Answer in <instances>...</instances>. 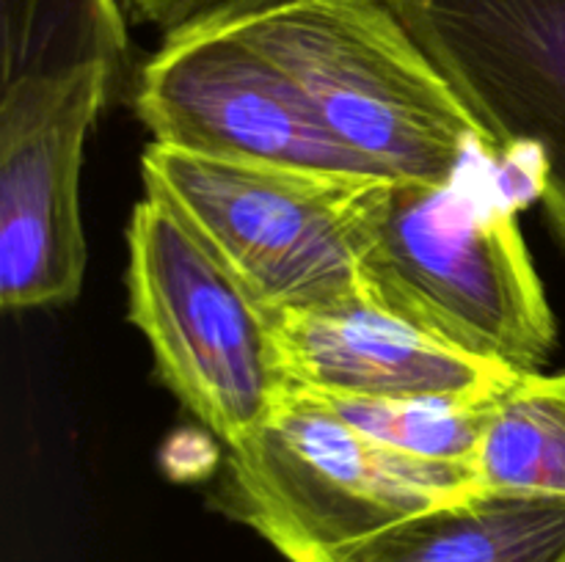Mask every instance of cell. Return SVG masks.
<instances>
[{
	"mask_svg": "<svg viewBox=\"0 0 565 562\" xmlns=\"http://www.w3.org/2000/svg\"><path fill=\"white\" fill-rule=\"evenodd\" d=\"M287 389L364 400H475L516 369L467 356L367 298L268 314Z\"/></svg>",
	"mask_w": 565,
	"mask_h": 562,
	"instance_id": "cell-9",
	"label": "cell"
},
{
	"mask_svg": "<svg viewBox=\"0 0 565 562\" xmlns=\"http://www.w3.org/2000/svg\"><path fill=\"white\" fill-rule=\"evenodd\" d=\"M533 198L539 169L489 147L439 185L375 176L359 226L364 298L467 356L539 372L557 323L516 224Z\"/></svg>",
	"mask_w": 565,
	"mask_h": 562,
	"instance_id": "cell-1",
	"label": "cell"
},
{
	"mask_svg": "<svg viewBox=\"0 0 565 562\" xmlns=\"http://www.w3.org/2000/svg\"><path fill=\"white\" fill-rule=\"evenodd\" d=\"M127 253L130 320L160 380L210 433L237 444L287 391L268 317L158 198L132 209Z\"/></svg>",
	"mask_w": 565,
	"mask_h": 562,
	"instance_id": "cell-5",
	"label": "cell"
},
{
	"mask_svg": "<svg viewBox=\"0 0 565 562\" xmlns=\"http://www.w3.org/2000/svg\"><path fill=\"white\" fill-rule=\"evenodd\" d=\"M475 490L472 466L390 450L312 391L287 389L257 430L226 446L213 505L287 562H348L384 529Z\"/></svg>",
	"mask_w": 565,
	"mask_h": 562,
	"instance_id": "cell-2",
	"label": "cell"
},
{
	"mask_svg": "<svg viewBox=\"0 0 565 562\" xmlns=\"http://www.w3.org/2000/svg\"><path fill=\"white\" fill-rule=\"evenodd\" d=\"M348 562H565V499L475 490L384 529Z\"/></svg>",
	"mask_w": 565,
	"mask_h": 562,
	"instance_id": "cell-10",
	"label": "cell"
},
{
	"mask_svg": "<svg viewBox=\"0 0 565 562\" xmlns=\"http://www.w3.org/2000/svg\"><path fill=\"white\" fill-rule=\"evenodd\" d=\"M147 196L171 209L268 314L364 298L359 226L375 176L301 174L149 143Z\"/></svg>",
	"mask_w": 565,
	"mask_h": 562,
	"instance_id": "cell-4",
	"label": "cell"
},
{
	"mask_svg": "<svg viewBox=\"0 0 565 562\" xmlns=\"http://www.w3.org/2000/svg\"><path fill=\"white\" fill-rule=\"evenodd\" d=\"M121 3H125V11L132 14L136 22H147V25L160 28L166 17H169L174 0H121Z\"/></svg>",
	"mask_w": 565,
	"mask_h": 562,
	"instance_id": "cell-15",
	"label": "cell"
},
{
	"mask_svg": "<svg viewBox=\"0 0 565 562\" xmlns=\"http://www.w3.org/2000/svg\"><path fill=\"white\" fill-rule=\"evenodd\" d=\"M121 0H0L3 86L88 64L119 75L127 53Z\"/></svg>",
	"mask_w": 565,
	"mask_h": 562,
	"instance_id": "cell-12",
	"label": "cell"
},
{
	"mask_svg": "<svg viewBox=\"0 0 565 562\" xmlns=\"http://www.w3.org/2000/svg\"><path fill=\"white\" fill-rule=\"evenodd\" d=\"M116 72L88 64L25 77L0 94V303L6 312L75 301L86 275L77 182L86 136Z\"/></svg>",
	"mask_w": 565,
	"mask_h": 562,
	"instance_id": "cell-8",
	"label": "cell"
},
{
	"mask_svg": "<svg viewBox=\"0 0 565 562\" xmlns=\"http://www.w3.org/2000/svg\"><path fill=\"white\" fill-rule=\"evenodd\" d=\"M285 3H292V0H174L158 31L163 42H177L193 33L235 25Z\"/></svg>",
	"mask_w": 565,
	"mask_h": 562,
	"instance_id": "cell-14",
	"label": "cell"
},
{
	"mask_svg": "<svg viewBox=\"0 0 565 562\" xmlns=\"http://www.w3.org/2000/svg\"><path fill=\"white\" fill-rule=\"evenodd\" d=\"M235 25L379 176L439 185L478 147L500 158L384 0H292Z\"/></svg>",
	"mask_w": 565,
	"mask_h": 562,
	"instance_id": "cell-3",
	"label": "cell"
},
{
	"mask_svg": "<svg viewBox=\"0 0 565 562\" xmlns=\"http://www.w3.org/2000/svg\"><path fill=\"white\" fill-rule=\"evenodd\" d=\"M136 114L154 143L177 152L342 180L379 176L237 25L163 42L138 77Z\"/></svg>",
	"mask_w": 565,
	"mask_h": 562,
	"instance_id": "cell-7",
	"label": "cell"
},
{
	"mask_svg": "<svg viewBox=\"0 0 565 562\" xmlns=\"http://www.w3.org/2000/svg\"><path fill=\"white\" fill-rule=\"evenodd\" d=\"M502 391V389H500ZM497 391V395H500ZM497 395L475 400L423 397V400H364V397L318 395L331 411L367 439L425 457V461L472 466L486 419Z\"/></svg>",
	"mask_w": 565,
	"mask_h": 562,
	"instance_id": "cell-13",
	"label": "cell"
},
{
	"mask_svg": "<svg viewBox=\"0 0 565 562\" xmlns=\"http://www.w3.org/2000/svg\"><path fill=\"white\" fill-rule=\"evenodd\" d=\"M505 163H530L565 251V0H384Z\"/></svg>",
	"mask_w": 565,
	"mask_h": 562,
	"instance_id": "cell-6",
	"label": "cell"
},
{
	"mask_svg": "<svg viewBox=\"0 0 565 562\" xmlns=\"http://www.w3.org/2000/svg\"><path fill=\"white\" fill-rule=\"evenodd\" d=\"M472 472L480 490L565 499V372H519L497 395Z\"/></svg>",
	"mask_w": 565,
	"mask_h": 562,
	"instance_id": "cell-11",
	"label": "cell"
}]
</instances>
